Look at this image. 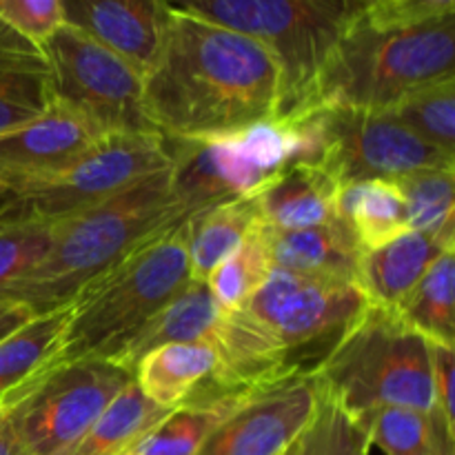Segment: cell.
I'll list each match as a JSON object with an SVG mask.
<instances>
[{"label": "cell", "mask_w": 455, "mask_h": 455, "mask_svg": "<svg viewBox=\"0 0 455 455\" xmlns=\"http://www.w3.org/2000/svg\"><path fill=\"white\" fill-rule=\"evenodd\" d=\"M53 100L84 120L98 136L158 133L145 107V76L102 44L60 25L43 44Z\"/></svg>", "instance_id": "cell-10"}, {"label": "cell", "mask_w": 455, "mask_h": 455, "mask_svg": "<svg viewBox=\"0 0 455 455\" xmlns=\"http://www.w3.org/2000/svg\"><path fill=\"white\" fill-rule=\"evenodd\" d=\"M253 394V391H249ZM249 394H231L216 400H189L173 409L129 453L196 455L213 429L244 403Z\"/></svg>", "instance_id": "cell-27"}, {"label": "cell", "mask_w": 455, "mask_h": 455, "mask_svg": "<svg viewBox=\"0 0 455 455\" xmlns=\"http://www.w3.org/2000/svg\"><path fill=\"white\" fill-rule=\"evenodd\" d=\"M369 449L371 440L358 418L320 389L314 418L287 455H369Z\"/></svg>", "instance_id": "cell-32"}, {"label": "cell", "mask_w": 455, "mask_h": 455, "mask_svg": "<svg viewBox=\"0 0 455 455\" xmlns=\"http://www.w3.org/2000/svg\"><path fill=\"white\" fill-rule=\"evenodd\" d=\"M427 347H429L431 385H434L435 409L443 413L444 420L455 425V416H453L455 347L438 345V342H431V340H427Z\"/></svg>", "instance_id": "cell-35"}, {"label": "cell", "mask_w": 455, "mask_h": 455, "mask_svg": "<svg viewBox=\"0 0 455 455\" xmlns=\"http://www.w3.org/2000/svg\"><path fill=\"white\" fill-rule=\"evenodd\" d=\"M133 380L114 360H83L44 373L7 409L25 455L65 453Z\"/></svg>", "instance_id": "cell-11"}, {"label": "cell", "mask_w": 455, "mask_h": 455, "mask_svg": "<svg viewBox=\"0 0 455 455\" xmlns=\"http://www.w3.org/2000/svg\"><path fill=\"white\" fill-rule=\"evenodd\" d=\"M53 225L0 222V293L25 278L47 256Z\"/></svg>", "instance_id": "cell-33"}, {"label": "cell", "mask_w": 455, "mask_h": 455, "mask_svg": "<svg viewBox=\"0 0 455 455\" xmlns=\"http://www.w3.org/2000/svg\"><path fill=\"white\" fill-rule=\"evenodd\" d=\"M0 25L43 47L62 25L60 0H0Z\"/></svg>", "instance_id": "cell-34"}, {"label": "cell", "mask_w": 455, "mask_h": 455, "mask_svg": "<svg viewBox=\"0 0 455 455\" xmlns=\"http://www.w3.org/2000/svg\"><path fill=\"white\" fill-rule=\"evenodd\" d=\"M220 314V305L216 302L213 293L209 291L207 283H194L191 280L173 300H169L129 340V345L124 347L116 363L132 371L133 364L142 355L163 345H172V342H209L212 345Z\"/></svg>", "instance_id": "cell-21"}, {"label": "cell", "mask_w": 455, "mask_h": 455, "mask_svg": "<svg viewBox=\"0 0 455 455\" xmlns=\"http://www.w3.org/2000/svg\"><path fill=\"white\" fill-rule=\"evenodd\" d=\"M172 12L163 0H60L62 25L114 52L142 76L163 52Z\"/></svg>", "instance_id": "cell-14"}, {"label": "cell", "mask_w": 455, "mask_h": 455, "mask_svg": "<svg viewBox=\"0 0 455 455\" xmlns=\"http://www.w3.org/2000/svg\"><path fill=\"white\" fill-rule=\"evenodd\" d=\"M315 378L351 416L382 407L435 409L427 340L395 311L376 305L342 333Z\"/></svg>", "instance_id": "cell-7"}, {"label": "cell", "mask_w": 455, "mask_h": 455, "mask_svg": "<svg viewBox=\"0 0 455 455\" xmlns=\"http://www.w3.org/2000/svg\"><path fill=\"white\" fill-rule=\"evenodd\" d=\"M455 80V12L371 7L355 18L320 71L311 109H389L409 93Z\"/></svg>", "instance_id": "cell-2"}, {"label": "cell", "mask_w": 455, "mask_h": 455, "mask_svg": "<svg viewBox=\"0 0 455 455\" xmlns=\"http://www.w3.org/2000/svg\"><path fill=\"white\" fill-rule=\"evenodd\" d=\"M371 3V7H416V4H427V7L435 9L434 4L429 3V0H369ZM435 12H440V9H435Z\"/></svg>", "instance_id": "cell-38"}, {"label": "cell", "mask_w": 455, "mask_h": 455, "mask_svg": "<svg viewBox=\"0 0 455 455\" xmlns=\"http://www.w3.org/2000/svg\"><path fill=\"white\" fill-rule=\"evenodd\" d=\"M163 3H167L169 7L173 9H180V12H194V9H198L204 0H163Z\"/></svg>", "instance_id": "cell-39"}, {"label": "cell", "mask_w": 455, "mask_h": 455, "mask_svg": "<svg viewBox=\"0 0 455 455\" xmlns=\"http://www.w3.org/2000/svg\"><path fill=\"white\" fill-rule=\"evenodd\" d=\"M169 185L187 218L225 200L256 196L298 163H320L314 111L275 116L227 136L172 140Z\"/></svg>", "instance_id": "cell-5"}, {"label": "cell", "mask_w": 455, "mask_h": 455, "mask_svg": "<svg viewBox=\"0 0 455 455\" xmlns=\"http://www.w3.org/2000/svg\"><path fill=\"white\" fill-rule=\"evenodd\" d=\"M318 400L315 373L260 387L209 434L196 455H283L309 425Z\"/></svg>", "instance_id": "cell-13"}, {"label": "cell", "mask_w": 455, "mask_h": 455, "mask_svg": "<svg viewBox=\"0 0 455 455\" xmlns=\"http://www.w3.org/2000/svg\"><path fill=\"white\" fill-rule=\"evenodd\" d=\"M169 409L156 407L129 382L96 422L60 455H127L169 416Z\"/></svg>", "instance_id": "cell-26"}, {"label": "cell", "mask_w": 455, "mask_h": 455, "mask_svg": "<svg viewBox=\"0 0 455 455\" xmlns=\"http://www.w3.org/2000/svg\"><path fill=\"white\" fill-rule=\"evenodd\" d=\"M0 455H25L4 409H0Z\"/></svg>", "instance_id": "cell-37"}, {"label": "cell", "mask_w": 455, "mask_h": 455, "mask_svg": "<svg viewBox=\"0 0 455 455\" xmlns=\"http://www.w3.org/2000/svg\"><path fill=\"white\" fill-rule=\"evenodd\" d=\"M455 247V229L427 234L404 231L382 247L363 253L358 284L371 305L395 311L429 267Z\"/></svg>", "instance_id": "cell-16"}, {"label": "cell", "mask_w": 455, "mask_h": 455, "mask_svg": "<svg viewBox=\"0 0 455 455\" xmlns=\"http://www.w3.org/2000/svg\"><path fill=\"white\" fill-rule=\"evenodd\" d=\"M340 185L320 163H298L284 169L253 198L262 227L296 231L338 220Z\"/></svg>", "instance_id": "cell-17"}, {"label": "cell", "mask_w": 455, "mask_h": 455, "mask_svg": "<svg viewBox=\"0 0 455 455\" xmlns=\"http://www.w3.org/2000/svg\"><path fill=\"white\" fill-rule=\"evenodd\" d=\"M338 220L354 234L363 253L409 231L403 194L391 180H364L340 187Z\"/></svg>", "instance_id": "cell-24"}, {"label": "cell", "mask_w": 455, "mask_h": 455, "mask_svg": "<svg viewBox=\"0 0 455 455\" xmlns=\"http://www.w3.org/2000/svg\"><path fill=\"white\" fill-rule=\"evenodd\" d=\"M34 315V311L27 305H22V302L0 296V340L12 336L16 329H20L22 324L29 323Z\"/></svg>", "instance_id": "cell-36"}, {"label": "cell", "mask_w": 455, "mask_h": 455, "mask_svg": "<svg viewBox=\"0 0 455 455\" xmlns=\"http://www.w3.org/2000/svg\"><path fill=\"white\" fill-rule=\"evenodd\" d=\"M52 69L43 47L0 25V133L52 107Z\"/></svg>", "instance_id": "cell-18"}, {"label": "cell", "mask_w": 455, "mask_h": 455, "mask_svg": "<svg viewBox=\"0 0 455 455\" xmlns=\"http://www.w3.org/2000/svg\"><path fill=\"white\" fill-rule=\"evenodd\" d=\"M267 234H269L274 267L278 269L358 284L363 249L345 222L333 220L327 225L296 231L267 229Z\"/></svg>", "instance_id": "cell-19"}, {"label": "cell", "mask_w": 455, "mask_h": 455, "mask_svg": "<svg viewBox=\"0 0 455 455\" xmlns=\"http://www.w3.org/2000/svg\"><path fill=\"white\" fill-rule=\"evenodd\" d=\"M218 354L209 342H172L133 364V382L147 400L173 411L213 378Z\"/></svg>", "instance_id": "cell-20"}, {"label": "cell", "mask_w": 455, "mask_h": 455, "mask_svg": "<svg viewBox=\"0 0 455 455\" xmlns=\"http://www.w3.org/2000/svg\"><path fill=\"white\" fill-rule=\"evenodd\" d=\"M160 133H109L53 172L0 194V222H47L76 216L114 198L136 182L169 169Z\"/></svg>", "instance_id": "cell-9"}, {"label": "cell", "mask_w": 455, "mask_h": 455, "mask_svg": "<svg viewBox=\"0 0 455 455\" xmlns=\"http://www.w3.org/2000/svg\"><path fill=\"white\" fill-rule=\"evenodd\" d=\"M271 271H274V258H271L269 234L260 225L229 258L218 265V269L209 275L207 287L220 309L238 311L267 283Z\"/></svg>", "instance_id": "cell-29"}, {"label": "cell", "mask_w": 455, "mask_h": 455, "mask_svg": "<svg viewBox=\"0 0 455 455\" xmlns=\"http://www.w3.org/2000/svg\"><path fill=\"white\" fill-rule=\"evenodd\" d=\"M367 9L369 0H204L189 13L260 43L283 76L278 116H300L338 40Z\"/></svg>", "instance_id": "cell-8"}, {"label": "cell", "mask_w": 455, "mask_h": 455, "mask_svg": "<svg viewBox=\"0 0 455 455\" xmlns=\"http://www.w3.org/2000/svg\"><path fill=\"white\" fill-rule=\"evenodd\" d=\"M98 138L80 116L53 100L38 118L0 133V194L62 167Z\"/></svg>", "instance_id": "cell-15"}, {"label": "cell", "mask_w": 455, "mask_h": 455, "mask_svg": "<svg viewBox=\"0 0 455 455\" xmlns=\"http://www.w3.org/2000/svg\"><path fill=\"white\" fill-rule=\"evenodd\" d=\"M189 275L185 220L142 244L71 305L47 373L83 360H118L133 336L178 296Z\"/></svg>", "instance_id": "cell-4"}, {"label": "cell", "mask_w": 455, "mask_h": 455, "mask_svg": "<svg viewBox=\"0 0 455 455\" xmlns=\"http://www.w3.org/2000/svg\"><path fill=\"white\" fill-rule=\"evenodd\" d=\"M355 418L387 455H455V425L438 409L382 407Z\"/></svg>", "instance_id": "cell-25"}, {"label": "cell", "mask_w": 455, "mask_h": 455, "mask_svg": "<svg viewBox=\"0 0 455 455\" xmlns=\"http://www.w3.org/2000/svg\"><path fill=\"white\" fill-rule=\"evenodd\" d=\"M369 305L355 283L274 267L234 314L278 376H300L315 373Z\"/></svg>", "instance_id": "cell-6"}, {"label": "cell", "mask_w": 455, "mask_h": 455, "mask_svg": "<svg viewBox=\"0 0 455 455\" xmlns=\"http://www.w3.org/2000/svg\"><path fill=\"white\" fill-rule=\"evenodd\" d=\"M127 455H140V453H127Z\"/></svg>", "instance_id": "cell-41"}, {"label": "cell", "mask_w": 455, "mask_h": 455, "mask_svg": "<svg viewBox=\"0 0 455 455\" xmlns=\"http://www.w3.org/2000/svg\"><path fill=\"white\" fill-rule=\"evenodd\" d=\"M287 451H289V449H287ZM287 451H284V453H283V455H287Z\"/></svg>", "instance_id": "cell-42"}, {"label": "cell", "mask_w": 455, "mask_h": 455, "mask_svg": "<svg viewBox=\"0 0 455 455\" xmlns=\"http://www.w3.org/2000/svg\"><path fill=\"white\" fill-rule=\"evenodd\" d=\"M69 315L71 307L34 315L0 340V409L13 407L47 373Z\"/></svg>", "instance_id": "cell-22"}, {"label": "cell", "mask_w": 455, "mask_h": 455, "mask_svg": "<svg viewBox=\"0 0 455 455\" xmlns=\"http://www.w3.org/2000/svg\"><path fill=\"white\" fill-rule=\"evenodd\" d=\"M187 225V256L194 283H207L209 275L229 258L253 229L262 225L253 196L225 200L194 213Z\"/></svg>", "instance_id": "cell-23"}, {"label": "cell", "mask_w": 455, "mask_h": 455, "mask_svg": "<svg viewBox=\"0 0 455 455\" xmlns=\"http://www.w3.org/2000/svg\"><path fill=\"white\" fill-rule=\"evenodd\" d=\"M455 249L444 251L429 267L413 291L395 309L407 327L425 340L455 345Z\"/></svg>", "instance_id": "cell-28"}, {"label": "cell", "mask_w": 455, "mask_h": 455, "mask_svg": "<svg viewBox=\"0 0 455 455\" xmlns=\"http://www.w3.org/2000/svg\"><path fill=\"white\" fill-rule=\"evenodd\" d=\"M280 96V67L260 43L173 9L163 52L145 76V107L160 136H227L275 118Z\"/></svg>", "instance_id": "cell-1"}, {"label": "cell", "mask_w": 455, "mask_h": 455, "mask_svg": "<svg viewBox=\"0 0 455 455\" xmlns=\"http://www.w3.org/2000/svg\"><path fill=\"white\" fill-rule=\"evenodd\" d=\"M407 207L409 229L440 234L455 229V167H434L395 180Z\"/></svg>", "instance_id": "cell-31"}, {"label": "cell", "mask_w": 455, "mask_h": 455, "mask_svg": "<svg viewBox=\"0 0 455 455\" xmlns=\"http://www.w3.org/2000/svg\"><path fill=\"white\" fill-rule=\"evenodd\" d=\"M187 220L167 172L154 173L114 198L53 222L49 251L34 271L0 293L36 315L65 309L142 244Z\"/></svg>", "instance_id": "cell-3"}, {"label": "cell", "mask_w": 455, "mask_h": 455, "mask_svg": "<svg viewBox=\"0 0 455 455\" xmlns=\"http://www.w3.org/2000/svg\"><path fill=\"white\" fill-rule=\"evenodd\" d=\"M320 138V164L340 187L391 180L420 169L455 167V158L400 124L387 109H311Z\"/></svg>", "instance_id": "cell-12"}, {"label": "cell", "mask_w": 455, "mask_h": 455, "mask_svg": "<svg viewBox=\"0 0 455 455\" xmlns=\"http://www.w3.org/2000/svg\"><path fill=\"white\" fill-rule=\"evenodd\" d=\"M429 3L440 12H453V0H429Z\"/></svg>", "instance_id": "cell-40"}, {"label": "cell", "mask_w": 455, "mask_h": 455, "mask_svg": "<svg viewBox=\"0 0 455 455\" xmlns=\"http://www.w3.org/2000/svg\"><path fill=\"white\" fill-rule=\"evenodd\" d=\"M387 111L427 145L455 158V80L418 89Z\"/></svg>", "instance_id": "cell-30"}]
</instances>
